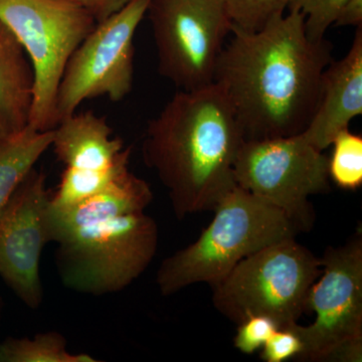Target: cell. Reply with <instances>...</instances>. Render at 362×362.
<instances>
[{
	"instance_id": "6da1fadb",
	"label": "cell",
	"mask_w": 362,
	"mask_h": 362,
	"mask_svg": "<svg viewBox=\"0 0 362 362\" xmlns=\"http://www.w3.org/2000/svg\"><path fill=\"white\" fill-rule=\"evenodd\" d=\"M214 83L226 97L244 140L303 133L316 110L332 45L313 40L298 11L258 32L232 28Z\"/></svg>"
},
{
	"instance_id": "7a4b0ae2",
	"label": "cell",
	"mask_w": 362,
	"mask_h": 362,
	"mask_svg": "<svg viewBox=\"0 0 362 362\" xmlns=\"http://www.w3.org/2000/svg\"><path fill=\"white\" fill-rule=\"evenodd\" d=\"M242 131L230 104L211 84L180 90L149 121L143 158L168 189L178 220L214 211L237 185L233 164Z\"/></svg>"
},
{
	"instance_id": "3957f363",
	"label": "cell",
	"mask_w": 362,
	"mask_h": 362,
	"mask_svg": "<svg viewBox=\"0 0 362 362\" xmlns=\"http://www.w3.org/2000/svg\"><path fill=\"white\" fill-rule=\"evenodd\" d=\"M213 211V221L194 244L162 262L156 282L164 296L197 283L214 287L242 259L300 232L281 209L239 185Z\"/></svg>"
},
{
	"instance_id": "277c9868",
	"label": "cell",
	"mask_w": 362,
	"mask_h": 362,
	"mask_svg": "<svg viewBox=\"0 0 362 362\" xmlns=\"http://www.w3.org/2000/svg\"><path fill=\"white\" fill-rule=\"evenodd\" d=\"M66 287L85 294L121 291L148 268L158 245L156 221L144 211L115 214L57 235Z\"/></svg>"
},
{
	"instance_id": "5b68a950",
	"label": "cell",
	"mask_w": 362,
	"mask_h": 362,
	"mask_svg": "<svg viewBox=\"0 0 362 362\" xmlns=\"http://www.w3.org/2000/svg\"><path fill=\"white\" fill-rule=\"evenodd\" d=\"M321 273V259L294 237L286 238L242 259L211 287L213 304L235 324L265 315L288 327L306 312L308 293Z\"/></svg>"
},
{
	"instance_id": "8992f818",
	"label": "cell",
	"mask_w": 362,
	"mask_h": 362,
	"mask_svg": "<svg viewBox=\"0 0 362 362\" xmlns=\"http://www.w3.org/2000/svg\"><path fill=\"white\" fill-rule=\"evenodd\" d=\"M0 21L32 65L35 90L28 125L54 129L57 94L66 64L97 21L66 0H0Z\"/></svg>"
},
{
	"instance_id": "52a82bcc",
	"label": "cell",
	"mask_w": 362,
	"mask_h": 362,
	"mask_svg": "<svg viewBox=\"0 0 362 362\" xmlns=\"http://www.w3.org/2000/svg\"><path fill=\"white\" fill-rule=\"evenodd\" d=\"M322 273L312 285L306 311L315 314L307 326L294 324L304 343L298 361H362V237L344 246L328 247Z\"/></svg>"
},
{
	"instance_id": "ba28073f",
	"label": "cell",
	"mask_w": 362,
	"mask_h": 362,
	"mask_svg": "<svg viewBox=\"0 0 362 362\" xmlns=\"http://www.w3.org/2000/svg\"><path fill=\"white\" fill-rule=\"evenodd\" d=\"M235 183L278 207L298 226L310 230L314 211L309 197L329 192L328 157L303 133L244 140L233 164Z\"/></svg>"
},
{
	"instance_id": "9c48e42d",
	"label": "cell",
	"mask_w": 362,
	"mask_h": 362,
	"mask_svg": "<svg viewBox=\"0 0 362 362\" xmlns=\"http://www.w3.org/2000/svg\"><path fill=\"white\" fill-rule=\"evenodd\" d=\"M146 14L162 77L185 90L214 84L233 26L221 0H150Z\"/></svg>"
},
{
	"instance_id": "30bf717a",
	"label": "cell",
	"mask_w": 362,
	"mask_h": 362,
	"mask_svg": "<svg viewBox=\"0 0 362 362\" xmlns=\"http://www.w3.org/2000/svg\"><path fill=\"white\" fill-rule=\"evenodd\" d=\"M149 2L130 0L97 23L73 52L57 94V125L87 100L107 97L118 102L129 94L134 78L135 33Z\"/></svg>"
},
{
	"instance_id": "8fae6325",
	"label": "cell",
	"mask_w": 362,
	"mask_h": 362,
	"mask_svg": "<svg viewBox=\"0 0 362 362\" xmlns=\"http://www.w3.org/2000/svg\"><path fill=\"white\" fill-rule=\"evenodd\" d=\"M49 206L45 173L33 168L0 209V276L32 309L42 302L40 262L51 242Z\"/></svg>"
},
{
	"instance_id": "7c38bea8",
	"label": "cell",
	"mask_w": 362,
	"mask_h": 362,
	"mask_svg": "<svg viewBox=\"0 0 362 362\" xmlns=\"http://www.w3.org/2000/svg\"><path fill=\"white\" fill-rule=\"evenodd\" d=\"M361 114L362 26H358L349 52L341 59H332L324 71L318 104L303 134L323 151Z\"/></svg>"
},
{
	"instance_id": "4fadbf2b",
	"label": "cell",
	"mask_w": 362,
	"mask_h": 362,
	"mask_svg": "<svg viewBox=\"0 0 362 362\" xmlns=\"http://www.w3.org/2000/svg\"><path fill=\"white\" fill-rule=\"evenodd\" d=\"M52 147L66 168L78 170H106L129 160L131 148L113 132L104 117L93 111L73 113L54 129Z\"/></svg>"
},
{
	"instance_id": "5bb4252c",
	"label": "cell",
	"mask_w": 362,
	"mask_h": 362,
	"mask_svg": "<svg viewBox=\"0 0 362 362\" xmlns=\"http://www.w3.org/2000/svg\"><path fill=\"white\" fill-rule=\"evenodd\" d=\"M35 77L30 59L0 21V145L30 124Z\"/></svg>"
},
{
	"instance_id": "9a60e30c",
	"label": "cell",
	"mask_w": 362,
	"mask_h": 362,
	"mask_svg": "<svg viewBox=\"0 0 362 362\" xmlns=\"http://www.w3.org/2000/svg\"><path fill=\"white\" fill-rule=\"evenodd\" d=\"M54 129L40 131L30 125L0 145V209L52 147Z\"/></svg>"
},
{
	"instance_id": "2e32d148",
	"label": "cell",
	"mask_w": 362,
	"mask_h": 362,
	"mask_svg": "<svg viewBox=\"0 0 362 362\" xmlns=\"http://www.w3.org/2000/svg\"><path fill=\"white\" fill-rule=\"evenodd\" d=\"M86 354H71L58 332L40 333L33 338H7L0 343V362H97Z\"/></svg>"
},
{
	"instance_id": "e0dca14e",
	"label": "cell",
	"mask_w": 362,
	"mask_h": 362,
	"mask_svg": "<svg viewBox=\"0 0 362 362\" xmlns=\"http://www.w3.org/2000/svg\"><path fill=\"white\" fill-rule=\"evenodd\" d=\"M128 164L129 160H124L114 168L98 171L66 168L58 189L51 195V206L56 209H65L99 194L112 181L129 169Z\"/></svg>"
},
{
	"instance_id": "ac0fdd59",
	"label": "cell",
	"mask_w": 362,
	"mask_h": 362,
	"mask_svg": "<svg viewBox=\"0 0 362 362\" xmlns=\"http://www.w3.org/2000/svg\"><path fill=\"white\" fill-rule=\"evenodd\" d=\"M331 145L328 175L338 187L356 190L362 185V137L349 129L340 131Z\"/></svg>"
},
{
	"instance_id": "d6986e66",
	"label": "cell",
	"mask_w": 362,
	"mask_h": 362,
	"mask_svg": "<svg viewBox=\"0 0 362 362\" xmlns=\"http://www.w3.org/2000/svg\"><path fill=\"white\" fill-rule=\"evenodd\" d=\"M232 28L258 32L279 16H284L290 0H221Z\"/></svg>"
},
{
	"instance_id": "ffe728a7",
	"label": "cell",
	"mask_w": 362,
	"mask_h": 362,
	"mask_svg": "<svg viewBox=\"0 0 362 362\" xmlns=\"http://www.w3.org/2000/svg\"><path fill=\"white\" fill-rule=\"evenodd\" d=\"M349 0H290L289 11L303 14L307 35L313 40L325 39L328 28Z\"/></svg>"
},
{
	"instance_id": "44dd1931",
	"label": "cell",
	"mask_w": 362,
	"mask_h": 362,
	"mask_svg": "<svg viewBox=\"0 0 362 362\" xmlns=\"http://www.w3.org/2000/svg\"><path fill=\"white\" fill-rule=\"evenodd\" d=\"M238 326L233 344L245 354H252L263 349L267 340L280 328L273 318L265 315L247 317Z\"/></svg>"
},
{
	"instance_id": "7402d4cb",
	"label": "cell",
	"mask_w": 362,
	"mask_h": 362,
	"mask_svg": "<svg viewBox=\"0 0 362 362\" xmlns=\"http://www.w3.org/2000/svg\"><path fill=\"white\" fill-rule=\"evenodd\" d=\"M294 324L278 328L267 340L261 354L264 361L284 362L292 358L299 359L304 351V343L295 329Z\"/></svg>"
},
{
	"instance_id": "603a6c76",
	"label": "cell",
	"mask_w": 362,
	"mask_h": 362,
	"mask_svg": "<svg viewBox=\"0 0 362 362\" xmlns=\"http://www.w3.org/2000/svg\"><path fill=\"white\" fill-rule=\"evenodd\" d=\"M66 1L82 7L95 18L97 23H100L120 11L130 0H66Z\"/></svg>"
},
{
	"instance_id": "cb8c5ba5",
	"label": "cell",
	"mask_w": 362,
	"mask_h": 362,
	"mask_svg": "<svg viewBox=\"0 0 362 362\" xmlns=\"http://www.w3.org/2000/svg\"><path fill=\"white\" fill-rule=\"evenodd\" d=\"M333 25L362 26V0H349L340 9Z\"/></svg>"
}]
</instances>
